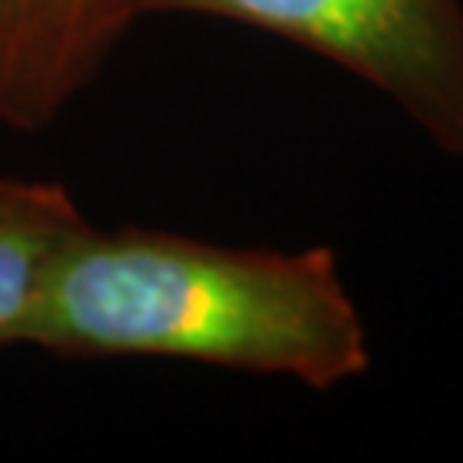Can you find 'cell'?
Returning <instances> with one entry per match:
<instances>
[{"instance_id": "cell-1", "label": "cell", "mask_w": 463, "mask_h": 463, "mask_svg": "<svg viewBox=\"0 0 463 463\" xmlns=\"http://www.w3.org/2000/svg\"><path fill=\"white\" fill-rule=\"evenodd\" d=\"M24 344L59 357L196 361L313 392L371 367L367 326L330 248H223L148 227L86 223Z\"/></svg>"}, {"instance_id": "cell-2", "label": "cell", "mask_w": 463, "mask_h": 463, "mask_svg": "<svg viewBox=\"0 0 463 463\" xmlns=\"http://www.w3.org/2000/svg\"><path fill=\"white\" fill-rule=\"evenodd\" d=\"M141 14L223 17L296 42L463 155V0H141Z\"/></svg>"}, {"instance_id": "cell-3", "label": "cell", "mask_w": 463, "mask_h": 463, "mask_svg": "<svg viewBox=\"0 0 463 463\" xmlns=\"http://www.w3.org/2000/svg\"><path fill=\"white\" fill-rule=\"evenodd\" d=\"M137 17L141 0H0V124L49 128Z\"/></svg>"}, {"instance_id": "cell-4", "label": "cell", "mask_w": 463, "mask_h": 463, "mask_svg": "<svg viewBox=\"0 0 463 463\" xmlns=\"http://www.w3.org/2000/svg\"><path fill=\"white\" fill-rule=\"evenodd\" d=\"M86 223L62 183L0 175V347L28 340L52 271Z\"/></svg>"}]
</instances>
